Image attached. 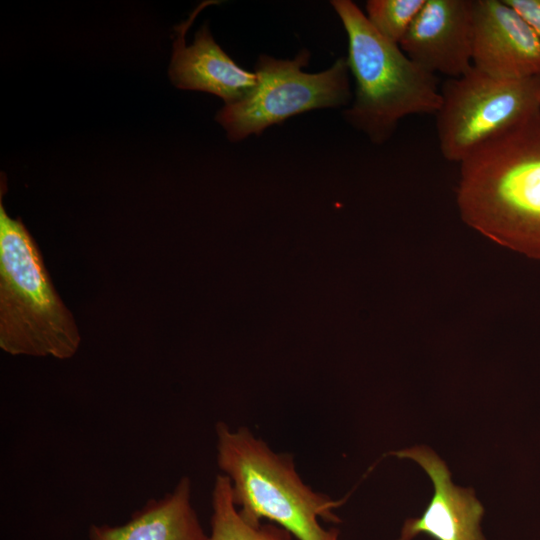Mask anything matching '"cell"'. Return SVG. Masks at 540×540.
I'll use <instances>...</instances> for the list:
<instances>
[{
	"label": "cell",
	"instance_id": "ba28073f",
	"mask_svg": "<svg viewBox=\"0 0 540 540\" xmlns=\"http://www.w3.org/2000/svg\"><path fill=\"white\" fill-rule=\"evenodd\" d=\"M472 63L500 79L540 76V38L503 0H473Z\"/></svg>",
	"mask_w": 540,
	"mask_h": 540
},
{
	"label": "cell",
	"instance_id": "4fadbf2b",
	"mask_svg": "<svg viewBox=\"0 0 540 540\" xmlns=\"http://www.w3.org/2000/svg\"><path fill=\"white\" fill-rule=\"evenodd\" d=\"M426 0H369L366 18L384 38L400 44Z\"/></svg>",
	"mask_w": 540,
	"mask_h": 540
},
{
	"label": "cell",
	"instance_id": "9c48e42d",
	"mask_svg": "<svg viewBox=\"0 0 540 540\" xmlns=\"http://www.w3.org/2000/svg\"><path fill=\"white\" fill-rule=\"evenodd\" d=\"M417 462L429 475L434 494L423 515L407 519L399 540H412L420 533L436 540H485L480 521L483 507L472 489L455 486L446 464L425 446L394 453Z\"/></svg>",
	"mask_w": 540,
	"mask_h": 540
},
{
	"label": "cell",
	"instance_id": "3957f363",
	"mask_svg": "<svg viewBox=\"0 0 540 540\" xmlns=\"http://www.w3.org/2000/svg\"><path fill=\"white\" fill-rule=\"evenodd\" d=\"M348 38L347 63L355 79V98L347 121L373 143L388 140L401 119L436 114L442 98L436 75L413 62L369 23L350 0L331 1Z\"/></svg>",
	"mask_w": 540,
	"mask_h": 540
},
{
	"label": "cell",
	"instance_id": "7a4b0ae2",
	"mask_svg": "<svg viewBox=\"0 0 540 540\" xmlns=\"http://www.w3.org/2000/svg\"><path fill=\"white\" fill-rule=\"evenodd\" d=\"M217 463L232 484L240 515L253 525L268 519L298 540H339V530L325 529L319 519L340 523L334 501L315 492L298 475L293 457L275 453L246 427L216 424Z\"/></svg>",
	"mask_w": 540,
	"mask_h": 540
},
{
	"label": "cell",
	"instance_id": "277c9868",
	"mask_svg": "<svg viewBox=\"0 0 540 540\" xmlns=\"http://www.w3.org/2000/svg\"><path fill=\"white\" fill-rule=\"evenodd\" d=\"M81 337L56 291L41 251L0 201V347L17 356L69 359Z\"/></svg>",
	"mask_w": 540,
	"mask_h": 540
},
{
	"label": "cell",
	"instance_id": "6da1fadb",
	"mask_svg": "<svg viewBox=\"0 0 540 540\" xmlns=\"http://www.w3.org/2000/svg\"><path fill=\"white\" fill-rule=\"evenodd\" d=\"M459 164L462 220L497 244L540 261V113Z\"/></svg>",
	"mask_w": 540,
	"mask_h": 540
},
{
	"label": "cell",
	"instance_id": "7c38bea8",
	"mask_svg": "<svg viewBox=\"0 0 540 540\" xmlns=\"http://www.w3.org/2000/svg\"><path fill=\"white\" fill-rule=\"evenodd\" d=\"M211 533L206 540H292V534L275 524L253 525L237 510L231 480L216 476L212 491Z\"/></svg>",
	"mask_w": 540,
	"mask_h": 540
},
{
	"label": "cell",
	"instance_id": "5bb4252c",
	"mask_svg": "<svg viewBox=\"0 0 540 540\" xmlns=\"http://www.w3.org/2000/svg\"><path fill=\"white\" fill-rule=\"evenodd\" d=\"M540 38V0H503Z\"/></svg>",
	"mask_w": 540,
	"mask_h": 540
},
{
	"label": "cell",
	"instance_id": "5b68a950",
	"mask_svg": "<svg viewBox=\"0 0 540 540\" xmlns=\"http://www.w3.org/2000/svg\"><path fill=\"white\" fill-rule=\"evenodd\" d=\"M435 114L439 149L461 163L474 150L540 113V76L500 79L472 66L440 88Z\"/></svg>",
	"mask_w": 540,
	"mask_h": 540
},
{
	"label": "cell",
	"instance_id": "52a82bcc",
	"mask_svg": "<svg viewBox=\"0 0 540 540\" xmlns=\"http://www.w3.org/2000/svg\"><path fill=\"white\" fill-rule=\"evenodd\" d=\"M399 46L434 75L463 76L473 66V0H426Z\"/></svg>",
	"mask_w": 540,
	"mask_h": 540
},
{
	"label": "cell",
	"instance_id": "30bf717a",
	"mask_svg": "<svg viewBox=\"0 0 540 540\" xmlns=\"http://www.w3.org/2000/svg\"><path fill=\"white\" fill-rule=\"evenodd\" d=\"M198 9L176 28L177 38L169 67L173 84L181 89L208 92L233 104L246 97L257 85V75L240 67L212 37L207 25L196 33L187 46L185 33Z\"/></svg>",
	"mask_w": 540,
	"mask_h": 540
},
{
	"label": "cell",
	"instance_id": "8992f818",
	"mask_svg": "<svg viewBox=\"0 0 540 540\" xmlns=\"http://www.w3.org/2000/svg\"><path fill=\"white\" fill-rule=\"evenodd\" d=\"M310 53L300 51L294 59L261 55L255 66L257 85L242 100L225 104L216 115L231 141L314 109L336 108L350 102L349 67L340 58L319 73H307Z\"/></svg>",
	"mask_w": 540,
	"mask_h": 540
},
{
	"label": "cell",
	"instance_id": "8fae6325",
	"mask_svg": "<svg viewBox=\"0 0 540 540\" xmlns=\"http://www.w3.org/2000/svg\"><path fill=\"white\" fill-rule=\"evenodd\" d=\"M90 540H206L191 503V481L183 477L161 499H152L124 525H91Z\"/></svg>",
	"mask_w": 540,
	"mask_h": 540
}]
</instances>
